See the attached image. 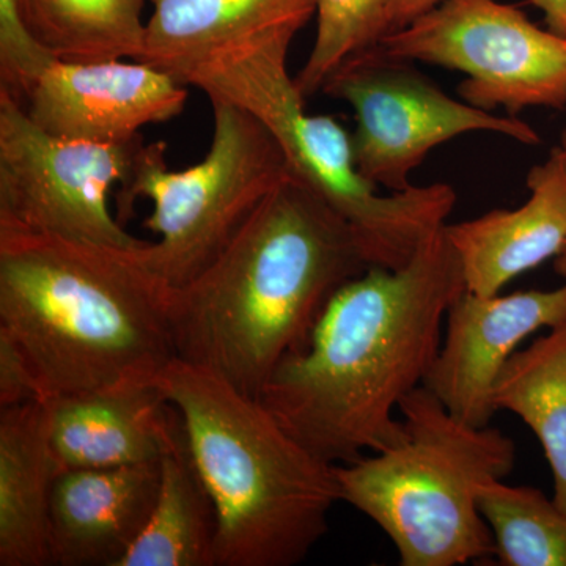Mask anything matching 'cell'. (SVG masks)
<instances>
[{"mask_svg": "<svg viewBox=\"0 0 566 566\" xmlns=\"http://www.w3.org/2000/svg\"><path fill=\"white\" fill-rule=\"evenodd\" d=\"M188 92L140 62L70 63L55 59L25 96L29 118L63 139L126 144L151 123L185 111Z\"/></svg>", "mask_w": 566, "mask_h": 566, "instance_id": "cell-12", "label": "cell"}, {"mask_svg": "<svg viewBox=\"0 0 566 566\" xmlns=\"http://www.w3.org/2000/svg\"><path fill=\"white\" fill-rule=\"evenodd\" d=\"M386 0H316V39L296 85L305 99L322 92L338 66L378 46L385 36Z\"/></svg>", "mask_w": 566, "mask_h": 566, "instance_id": "cell-22", "label": "cell"}, {"mask_svg": "<svg viewBox=\"0 0 566 566\" xmlns=\"http://www.w3.org/2000/svg\"><path fill=\"white\" fill-rule=\"evenodd\" d=\"M144 137L126 144L63 139L43 132L0 92V223L111 248L148 241L126 232L109 193L132 177Z\"/></svg>", "mask_w": 566, "mask_h": 566, "instance_id": "cell-9", "label": "cell"}, {"mask_svg": "<svg viewBox=\"0 0 566 566\" xmlns=\"http://www.w3.org/2000/svg\"><path fill=\"white\" fill-rule=\"evenodd\" d=\"M294 36L275 33L223 52L200 66L188 85L259 118L281 145L290 172L352 223L371 266L400 270L446 226L457 193L444 182L379 193L357 170L352 134L329 115L305 112L286 69Z\"/></svg>", "mask_w": 566, "mask_h": 566, "instance_id": "cell-6", "label": "cell"}, {"mask_svg": "<svg viewBox=\"0 0 566 566\" xmlns=\"http://www.w3.org/2000/svg\"><path fill=\"white\" fill-rule=\"evenodd\" d=\"M497 411L534 431L554 476V501L566 512V324L510 357L495 381Z\"/></svg>", "mask_w": 566, "mask_h": 566, "instance_id": "cell-19", "label": "cell"}, {"mask_svg": "<svg viewBox=\"0 0 566 566\" xmlns=\"http://www.w3.org/2000/svg\"><path fill=\"white\" fill-rule=\"evenodd\" d=\"M44 401L61 474L159 461L181 423L156 385L59 395Z\"/></svg>", "mask_w": 566, "mask_h": 566, "instance_id": "cell-14", "label": "cell"}, {"mask_svg": "<svg viewBox=\"0 0 566 566\" xmlns=\"http://www.w3.org/2000/svg\"><path fill=\"white\" fill-rule=\"evenodd\" d=\"M54 61L25 24L20 0H0V92L24 106L32 85Z\"/></svg>", "mask_w": 566, "mask_h": 566, "instance_id": "cell-23", "label": "cell"}, {"mask_svg": "<svg viewBox=\"0 0 566 566\" xmlns=\"http://www.w3.org/2000/svg\"><path fill=\"white\" fill-rule=\"evenodd\" d=\"M170 292L139 249L0 223V331L31 360L44 400L155 385L177 359Z\"/></svg>", "mask_w": 566, "mask_h": 566, "instance_id": "cell-3", "label": "cell"}, {"mask_svg": "<svg viewBox=\"0 0 566 566\" xmlns=\"http://www.w3.org/2000/svg\"><path fill=\"white\" fill-rule=\"evenodd\" d=\"M527 2L543 11L551 32L566 39V0H527Z\"/></svg>", "mask_w": 566, "mask_h": 566, "instance_id": "cell-26", "label": "cell"}, {"mask_svg": "<svg viewBox=\"0 0 566 566\" xmlns=\"http://www.w3.org/2000/svg\"><path fill=\"white\" fill-rule=\"evenodd\" d=\"M398 409L403 441L334 464L342 501L389 536L401 566H455L494 556L476 490L512 474L515 442L490 424L461 422L424 386Z\"/></svg>", "mask_w": 566, "mask_h": 566, "instance_id": "cell-5", "label": "cell"}, {"mask_svg": "<svg viewBox=\"0 0 566 566\" xmlns=\"http://www.w3.org/2000/svg\"><path fill=\"white\" fill-rule=\"evenodd\" d=\"M566 324V283L551 292L461 293L446 316L441 348L423 386L461 422L482 428L497 409L495 381L532 334Z\"/></svg>", "mask_w": 566, "mask_h": 566, "instance_id": "cell-11", "label": "cell"}, {"mask_svg": "<svg viewBox=\"0 0 566 566\" xmlns=\"http://www.w3.org/2000/svg\"><path fill=\"white\" fill-rule=\"evenodd\" d=\"M210 102L214 133L202 163L175 172L164 142L145 144L115 196L123 226L137 200H151L144 227L159 240L148 241L139 255L172 290L202 274L290 175L285 153L259 118L226 99Z\"/></svg>", "mask_w": 566, "mask_h": 566, "instance_id": "cell-7", "label": "cell"}, {"mask_svg": "<svg viewBox=\"0 0 566 566\" xmlns=\"http://www.w3.org/2000/svg\"><path fill=\"white\" fill-rule=\"evenodd\" d=\"M394 59L433 63L468 74L463 102L483 111L566 107V39L543 31L499 0H444L401 31L382 36Z\"/></svg>", "mask_w": 566, "mask_h": 566, "instance_id": "cell-8", "label": "cell"}, {"mask_svg": "<svg viewBox=\"0 0 566 566\" xmlns=\"http://www.w3.org/2000/svg\"><path fill=\"white\" fill-rule=\"evenodd\" d=\"M145 0H20L33 36L57 61H139Z\"/></svg>", "mask_w": 566, "mask_h": 566, "instance_id": "cell-20", "label": "cell"}, {"mask_svg": "<svg viewBox=\"0 0 566 566\" xmlns=\"http://www.w3.org/2000/svg\"><path fill=\"white\" fill-rule=\"evenodd\" d=\"M556 271L557 274H560L562 277L566 279V245L564 251L558 253L556 256Z\"/></svg>", "mask_w": 566, "mask_h": 566, "instance_id": "cell-27", "label": "cell"}, {"mask_svg": "<svg viewBox=\"0 0 566 566\" xmlns=\"http://www.w3.org/2000/svg\"><path fill=\"white\" fill-rule=\"evenodd\" d=\"M61 475L46 401L0 411V566L51 564L50 516Z\"/></svg>", "mask_w": 566, "mask_h": 566, "instance_id": "cell-17", "label": "cell"}, {"mask_svg": "<svg viewBox=\"0 0 566 566\" xmlns=\"http://www.w3.org/2000/svg\"><path fill=\"white\" fill-rule=\"evenodd\" d=\"M159 463L161 482L150 520L120 566H216L218 515L182 423Z\"/></svg>", "mask_w": 566, "mask_h": 566, "instance_id": "cell-18", "label": "cell"}, {"mask_svg": "<svg viewBox=\"0 0 566 566\" xmlns=\"http://www.w3.org/2000/svg\"><path fill=\"white\" fill-rule=\"evenodd\" d=\"M476 504L502 566H566V512L532 486L483 483Z\"/></svg>", "mask_w": 566, "mask_h": 566, "instance_id": "cell-21", "label": "cell"}, {"mask_svg": "<svg viewBox=\"0 0 566 566\" xmlns=\"http://www.w3.org/2000/svg\"><path fill=\"white\" fill-rule=\"evenodd\" d=\"M411 63L375 46L346 59L324 82V95L354 109V163L368 181L390 192L406 191L412 186L409 175L428 153L461 134H502L524 145L542 142L520 118L495 117L450 98Z\"/></svg>", "mask_w": 566, "mask_h": 566, "instance_id": "cell-10", "label": "cell"}, {"mask_svg": "<svg viewBox=\"0 0 566 566\" xmlns=\"http://www.w3.org/2000/svg\"><path fill=\"white\" fill-rule=\"evenodd\" d=\"M159 461L62 472L51 499V564L120 566L150 520Z\"/></svg>", "mask_w": 566, "mask_h": 566, "instance_id": "cell-13", "label": "cell"}, {"mask_svg": "<svg viewBox=\"0 0 566 566\" xmlns=\"http://www.w3.org/2000/svg\"><path fill=\"white\" fill-rule=\"evenodd\" d=\"M558 148H560V150L564 151V155L566 156V132L564 133V136H562L560 145H558Z\"/></svg>", "mask_w": 566, "mask_h": 566, "instance_id": "cell-28", "label": "cell"}, {"mask_svg": "<svg viewBox=\"0 0 566 566\" xmlns=\"http://www.w3.org/2000/svg\"><path fill=\"white\" fill-rule=\"evenodd\" d=\"M140 63L188 87L200 66L223 52L281 32L297 33L316 0H150Z\"/></svg>", "mask_w": 566, "mask_h": 566, "instance_id": "cell-16", "label": "cell"}, {"mask_svg": "<svg viewBox=\"0 0 566 566\" xmlns=\"http://www.w3.org/2000/svg\"><path fill=\"white\" fill-rule=\"evenodd\" d=\"M181 417L193 463L218 515L216 566H293L327 534L342 501L319 460L259 398L175 359L155 382Z\"/></svg>", "mask_w": 566, "mask_h": 566, "instance_id": "cell-4", "label": "cell"}, {"mask_svg": "<svg viewBox=\"0 0 566 566\" xmlns=\"http://www.w3.org/2000/svg\"><path fill=\"white\" fill-rule=\"evenodd\" d=\"M44 401L31 360L11 335L0 331V408Z\"/></svg>", "mask_w": 566, "mask_h": 566, "instance_id": "cell-24", "label": "cell"}, {"mask_svg": "<svg viewBox=\"0 0 566 566\" xmlns=\"http://www.w3.org/2000/svg\"><path fill=\"white\" fill-rule=\"evenodd\" d=\"M370 266L352 223L290 172L221 255L170 292L177 357L259 398L334 294Z\"/></svg>", "mask_w": 566, "mask_h": 566, "instance_id": "cell-2", "label": "cell"}, {"mask_svg": "<svg viewBox=\"0 0 566 566\" xmlns=\"http://www.w3.org/2000/svg\"><path fill=\"white\" fill-rule=\"evenodd\" d=\"M442 2L444 0H386L385 36L408 28Z\"/></svg>", "mask_w": 566, "mask_h": 566, "instance_id": "cell-25", "label": "cell"}, {"mask_svg": "<svg viewBox=\"0 0 566 566\" xmlns=\"http://www.w3.org/2000/svg\"><path fill=\"white\" fill-rule=\"evenodd\" d=\"M444 227L400 270L370 266L345 283L307 346L286 356L260 392L264 408L319 460L353 463L403 441L394 409L423 386L447 312L465 292Z\"/></svg>", "mask_w": 566, "mask_h": 566, "instance_id": "cell-1", "label": "cell"}, {"mask_svg": "<svg viewBox=\"0 0 566 566\" xmlns=\"http://www.w3.org/2000/svg\"><path fill=\"white\" fill-rule=\"evenodd\" d=\"M531 199L516 210H494L446 223L463 268L465 290L494 296L506 283L557 256L566 245V156L554 148L527 175Z\"/></svg>", "mask_w": 566, "mask_h": 566, "instance_id": "cell-15", "label": "cell"}]
</instances>
